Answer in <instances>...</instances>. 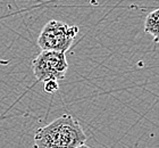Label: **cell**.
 <instances>
[{"instance_id":"277c9868","label":"cell","mask_w":159,"mask_h":148,"mask_svg":"<svg viewBox=\"0 0 159 148\" xmlns=\"http://www.w3.org/2000/svg\"><path fill=\"white\" fill-rule=\"evenodd\" d=\"M144 32L152 36L155 42H159V9L153 10L147 16Z\"/></svg>"},{"instance_id":"5b68a950","label":"cell","mask_w":159,"mask_h":148,"mask_svg":"<svg viewBox=\"0 0 159 148\" xmlns=\"http://www.w3.org/2000/svg\"><path fill=\"white\" fill-rule=\"evenodd\" d=\"M58 89H59V84H58V81H56V80H48V81H44L43 90H44L47 93H55V92L58 91Z\"/></svg>"},{"instance_id":"8992f818","label":"cell","mask_w":159,"mask_h":148,"mask_svg":"<svg viewBox=\"0 0 159 148\" xmlns=\"http://www.w3.org/2000/svg\"><path fill=\"white\" fill-rule=\"evenodd\" d=\"M76 148H91V147H90V146H88V145H85V144H83V145L79 146V147H76Z\"/></svg>"},{"instance_id":"3957f363","label":"cell","mask_w":159,"mask_h":148,"mask_svg":"<svg viewBox=\"0 0 159 148\" xmlns=\"http://www.w3.org/2000/svg\"><path fill=\"white\" fill-rule=\"evenodd\" d=\"M68 69L65 53L42 50L32 60V71L38 81L64 80Z\"/></svg>"},{"instance_id":"7a4b0ae2","label":"cell","mask_w":159,"mask_h":148,"mask_svg":"<svg viewBox=\"0 0 159 148\" xmlns=\"http://www.w3.org/2000/svg\"><path fill=\"white\" fill-rule=\"evenodd\" d=\"M79 33V26L51 20L42 27L38 36V46L42 50L66 53Z\"/></svg>"},{"instance_id":"6da1fadb","label":"cell","mask_w":159,"mask_h":148,"mask_svg":"<svg viewBox=\"0 0 159 148\" xmlns=\"http://www.w3.org/2000/svg\"><path fill=\"white\" fill-rule=\"evenodd\" d=\"M85 141L83 128L70 114H64L39 128L34 135V148H76Z\"/></svg>"}]
</instances>
